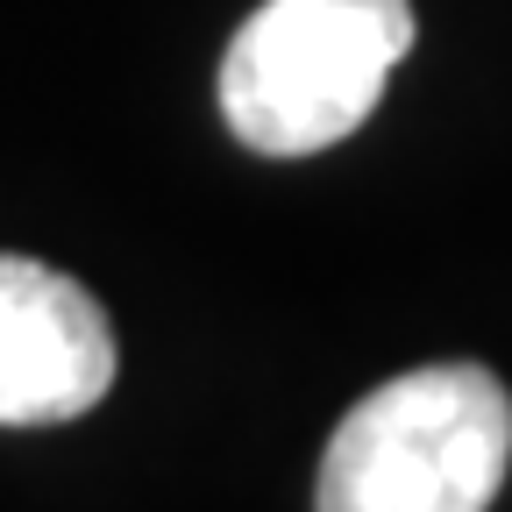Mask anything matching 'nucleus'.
<instances>
[{
    "mask_svg": "<svg viewBox=\"0 0 512 512\" xmlns=\"http://www.w3.org/2000/svg\"><path fill=\"white\" fill-rule=\"evenodd\" d=\"M413 50V0H264L221 57V114L256 157H313L370 121Z\"/></svg>",
    "mask_w": 512,
    "mask_h": 512,
    "instance_id": "f03ea898",
    "label": "nucleus"
},
{
    "mask_svg": "<svg viewBox=\"0 0 512 512\" xmlns=\"http://www.w3.org/2000/svg\"><path fill=\"white\" fill-rule=\"evenodd\" d=\"M512 463V399L484 363H420L342 413L320 512H491Z\"/></svg>",
    "mask_w": 512,
    "mask_h": 512,
    "instance_id": "f257e3e1",
    "label": "nucleus"
},
{
    "mask_svg": "<svg viewBox=\"0 0 512 512\" xmlns=\"http://www.w3.org/2000/svg\"><path fill=\"white\" fill-rule=\"evenodd\" d=\"M114 328L100 299L36 256L0 249V427L79 420L114 384Z\"/></svg>",
    "mask_w": 512,
    "mask_h": 512,
    "instance_id": "7ed1b4c3",
    "label": "nucleus"
}]
</instances>
